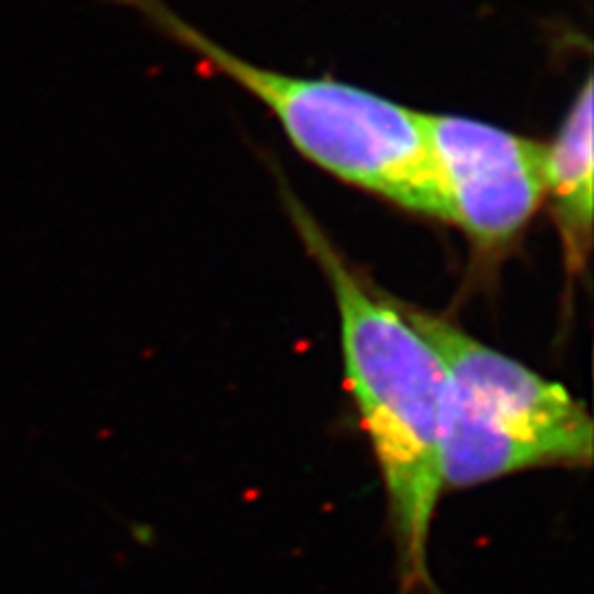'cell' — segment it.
Segmentation results:
<instances>
[{"label": "cell", "instance_id": "obj_1", "mask_svg": "<svg viewBox=\"0 0 594 594\" xmlns=\"http://www.w3.org/2000/svg\"><path fill=\"white\" fill-rule=\"evenodd\" d=\"M286 205L333 289L346 383L388 495L403 590L432 594L427 544L445 489L440 471L445 363L399 302L379 297L361 282L333 240L289 192Z\"/></svg>", "mask_w": 594, "mask_h": 594}, {"label": "cell", "instance_id": "obj_2", "mask_svg": "<svg viewBox=\"0 0 594 594\" xmlns=\"http://www.w3.org/2000/svg\"><path fill=\"white\" fill-rule=\"evenodd\" d=\"M154 29L229 77L278 117L286 137L328 174L414 214L447 212L425 135L423 113L346 82L264 69L231 53L163 0H117Z\"/></svg>", "mask_w": 594, "mask_h": 594}, {"label": "cell", "instance_id": "obj_3", "mask_svg": "<svg viewBox=\"0 0 594 594\" xmlns=\"http://www.w3.org/2000/svg\"><path fill=\"white\" fill-rule=\"evenodd\" d=\"M401 308L445 363V487L469 489L539 467H590L592 418L564 385L539 377L445 317Z\"/></svg>", "mask_w": 594, "mask_h": 594}, {"label": "cell", "instance_id": "obj_4", "mask_svg": "<svg viewBox=\"0 0 594 594\" xmlns=\"http://www.w3.org/2000/svg\"><path fill=\"white\" fill-rule=\"evenodd\" d=\"M423 124L447 223L482 253L504 249L546 196V143L458 115Z\"/></svg>", "mask_w": 594, "mask_h": 594}, {"label": "cell", "instance_id": "obj_5", "mask_svg": "<svg viewBox=\"0 0 594 594\" xmlns=\"http://www.w3.org/2000/svg\"><path fill=\"white\" fill-rule=\"evenodd\" d=\"M592 77L588 75L553 143H546V194L570 273H581L592 247Z\"/></svg>", "mask_w": 594, "mask_h": 594}]
</instances>
